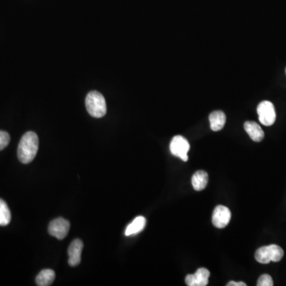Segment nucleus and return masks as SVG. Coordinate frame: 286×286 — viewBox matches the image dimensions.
I'll return each mask as SVG.
<instances>
[{
    "label": "nucleus",
    "instance_id": "9",
    "mask_svg": "<svg viewBox=\"0 0 286 286\" xmlns=\"http://www.w3.org/2000/svg\"><path fill=\"white\" fill-rule=\"evenodd\" d=\"M83 248H84V244L81 240H75L72 242L68 250L70 266H77L81 263Z\"/></svg>",
    "mask_w": 286,
    "mask_h": 286
},
{
    "label": "nucleus",
    "instance_id": "18",
    "mask_svg": "<svg viewBox=\"0 0 286 286\" xmlns=\"http://www.w3.org/2000/svg\"><path fill=\"white\" fill-rule=\"evenodd\" d=\"M226 286H247L246 283L243 282V281H240V282H236V281H229Z\"/></svg>",
    "mask_w": 286,
    "mask_h": 286
},
{
    "label": "nucleus",
    "instance_id": "11",
    "mask_svg": "<svg viewBox=\"0 0 286 286\" xmlns=\"http://www.w3.org/2000/svg\"><path fill=\"white\" fill-rule=\"evenodd\" d=\"M209 121L211 129L213 131H219L226 124V116L221 110H215L210 114Z\"/></svg>",
    "mask_w": 286,
    "mask_h": 286
},
{
    "label": "nucleus",
    "instance_id": "6",
    "mask_svg": "<svg viewBox=\"0 0 286 286\" xmlns=\"http://www.w3.org/2000/svg\"><path fill=\"white\" fill-rule=\"evenodd\" d=\"M70 229V223L67 219L58 218L49 223L48 232L50 236L62 240L67 236Z\"/></svg>",
    "mask_w": 286,
    "mask_h": 286
},
{
    "label": "nucleus",
    "instance_id": "8",
    "mask_svg": "<svg viewBox=\"0 0 286 286\" xmlns=\"http://www.w3.org/2000/svg\"><path fill=\"white\" fill-rule=\"evenodd\" d=\"M210 272L205 268H200L194 274H188L185 282L189 286H206L208 284Z\"/></svg>",
    "mask_w": 286,
    "mask_h": 286
},
{
    "label": "nucleus",
    "instance_id": "17",
    "mask_svg": "<svg viewBox=\"0 0 286 286\" xmlns=\"http://www.w3.org/2000/svg\"><path fill=\"white\" fill-rule=\"evenodd\" d=\"M258 286H273V280L271 276L269 274H263L261 276L258 280L257 283Z\"/></svg>",
    "mask_w": 286,
    "mask_h": 286
},
{
    "label": "nucleus",
    "instance_id": "4",
    "mask_svg": "<svg viewBox=\"0 0 286 286\" xmlns=\"http://www.w3.org/2000/svg\"><path fill=\"white\" fill-rule=\"evenodd\" d=\"M170 152L173 155L180 157L182 161H187L189 160V153L190 145L187 139L181 135L174 137L170 142Z\"/></svg>",
    "mask_w": 286,
    "mask_h": 286
},
{
    "label": "nucleus",
    "instance_id": "14",
    "mask_svg": "<svg viewBox=\"0 0 286 286\" xmlns=\"http://www.w3.org/2000/svg\"><path fill=\"white\" fill-rule=\"evenodd\" d=\"M55 273L52 269H46L41 270L36 277V284L38 286H49L55 279Z\"/></svg>",
    "mask_w": 286,
    "mask_h": 286
},
{
    "label": "nucleus",
    "instance_id": "13",
    "mask_svg": "<svg viewBox=\"0 0 286 286\" xmlns=\"http://www.w3.org/2000/svg\"><path fill=\"white\" fill-rule=\"evenodd\" d=\"M208 175L205 171L199 170L195 173L192 178V185L196 191H202L208 185Z\"/></svg>",
    "mask_w": 286,
    "mask_h": 286
},
{
    "label": "nucleus",
    "instance_id": "1",
    "mask_svg": "<svg viewBox=\"0 0 286 286\" xmlns=\"http://www.w3.org/2000/svg\"><path fill=\"white\" fill-rule=\"evenodd\" d=\"M39 140L33 131L26 132L21 139L18 147V157L23 164H29L34 160L38 151Z\"/></svg>",
    "mask_w": 286,
    "mask_h": 286
},
{
    "label": "nucleus",
    "instance_id": "3",
    "mask_svg": "<svg viewBox=\"0 0 286 286\" xmlns=\"http://www.w3.org/2000/svg\"><path fill=\"white\" fill-rule=\"evenodd\" d=\"M283 256L284 251L282 248L275 244L260 247L257 250L254 255L257 262L262 264L280 262Z\"/></svg>",
    "mask_w": 286,
    "mask_h": 286
},
{
    "label": "nucleus",
    "instance_id": "19",
    "mask_svg": "<svg viewBox=\"0 0 286 286\" xmlns=\"http://www.w3.org/2000/svg\"><path fill=\"white\" fill-rule=\"evenodd\" d=\"M285 73H286V70H285Z\"/></svg>",
    "mask_w": 286,
    "mask_h": 286
},
{
    "label": "nucleus",
    "instance_id": "7",
    "mask_svg": "<svg viewBox=\"0 0 286 286\" xmlns=\"http://www.w3.org/2000/svg\"><path fill=\"white\" fill-rule=\"evenodd\" d=\"M230 209L225 206L219 205L215 207L212 214V223L217 228H224L230 222Z\"/></svg>",
    "mask_w": 286,
    "mask_h": 286
},
{
    "label": "nucleus",
    "instance_id": "2",
    "mask_svg": "<svg viewBox=\"0 0 286 286\" xmlns=\"http://www.w3.org/2000/svg\"><path fill=\"white\" fill-rule=\"evenodd\" d=\"M87 110L94 118H102L107 113V104L103 95L97 91H92L85 99Z\"/></svg>",
    "mask_w": 286,
    "mask_h": 286
},
{
    "label": "nucleus",
    "instance_id": "5",
    "mask_svg": "<svg viewBox=\"0 0 286 286\" xmlns=\"http://www.w3.org/2000/svg\"><path fill=\"white\" fill-rule=\"evenodd\" d=\"M258 119L264 126L273 125L276 120V111L273 103L269 101H262L257 108Z\"/></svg>",
    "mask_w": 286,
    "mask_h": 286
},
{
    "label": "nucleus",
    "instance_id": "16",
    "mask_svg": "<svg viewBox=\"0 0 286 286\" xmlns=\"http://www.w3.org/2000/svg\"><path fill=\"white\" fill-rule=\"evenodd\" d=\"M11 137L6 131H0V150H3L9 144Z\"/></svg>",
    "mask_w": 286,
    "mask_h": 286
},
{
    "label": "nucleus",
    "instance_id": "15",
    "mask_svg": "<svg viewBox=\"0 0 286 286\" xmlns=\"http://www.w3.org/2000/svg\"><path fill=\"white\" fill-rule=\"evenodd\" d=\"M12 220V214L8 204L0 199V226H7Z\"/></svg>",
    "mask_w": 286,
    "mask_h": 286
},
{
    "label": "nucleus",
    "instance_id": "12",
    "mask_svg": "<svg viewBox=\"0 0 286 286\" xmlns=\"http://www.w3.org/2000/svg\"><path fill=\"white\" fill-rule=\"evenodd\" d=\"M146 224V219L145 217L138 216L127 226L125 235L127 236H133L138 234L145 228Z\"/></svg>",
    "mask_w": 286,
    "mask_h": 286
},
{
    "label": "nucleus",
    "instance_id": "10",
    "mask_svg": "<svg viewBox=\"0 0 286 286\" xmlns=\"http://www.w3.org/2000/svg\"><path fill=\"white\" fill-rule=\"evenodd\" d=\"M244 129L254 142H259L264 139V131H262V127L255 122H246Z\"/></svg>",
    "mask_w": 286,
    "mask_h": 286
}]
</instances>
